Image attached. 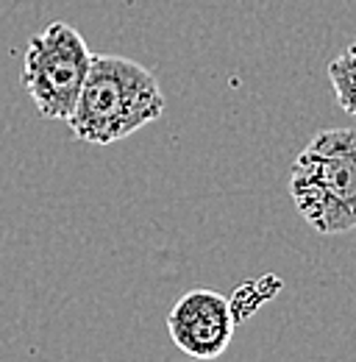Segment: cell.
<instances>
[{"instance_id":"obj_1","label":"cell","mask_w":356,"mask_h":362,"mask_svg":"<svg viewBox=\"0 0 356 362\" xmlns=\"http://www.w3.org/2000/svg\"><path fill=\"white\" fill-rule=\"evenodd\" d=\"M162 112L165 92L148 67L126 56L92 53L67 126L87 145H112L156 123Z\"/></svg>"},{"instance_id":"obj_2","label":"cell","mask_w":356,"mask_h":362,"mask_svg":"<svg viewBox=\"0 0 356 362\" xmlns=\"http://www.w3.org/2000/svg\"><path fill=\"white\" fill-rule=\"evenodd\" d=\"M290 198L317 234L356 228V129L314 134L290 168Z\"/></svg>"},{"instance_id":"obj_3","label":"cell","mask_w":356,"mask_h":362,"mask_svg":"<svg viewBox=\"0 0 356 362\" xmlns=\"http://www.w3.org/2000/svg\"><path fill=\"white\" fill-rule=\"evenodd\" d=\"M89 59L92 53L84 37L67 23H50L31 37L23 56V84L42 117L70 120L87 78Z\"/></svg>"},{"instance_id":"obj_4","label":"cell","mask_w":356,"mask_h":362,"mask_svg":"<svg viewBox=\"0 0 356 362\" xmlns=\"http://www.w3.org/2000/svg\"><path fill=\"white\" fill-rule=\"evenodd\" d=\"M167 332L192 360H218L234 337L231 304L215 290H189L167 315Z\"/></svg>"},{"instance_id":"obj_5","label":"cell","mask_w":356,"mask_h":362,"mask_svg":"<svg viewBox=\"0 0 356 362\" xmlns=\"http://www.w3.org/2000/svg\"><path fill=\"white\" fill-rule=\"evenodd\" d=\"M328 78L340 109L356 117V56L351 50L334 56V62L328 64Z\"/></svg>"},{"instance_id":"obj_6","label":"cell","mask_w":356,"mask_h":362,"mask_svg":"<svg viewBox=\"0 0 356 362\" xmlns=\"http://www.w3.org/2000/svg\"><path fill=\"white\" fill-rule=\"evenodd\" d=\"M348 50H351V53H354V56H356V42H354V45H351V47H348Z\"/></svg>"}]
</instances>
